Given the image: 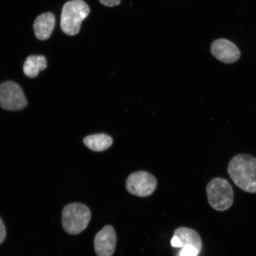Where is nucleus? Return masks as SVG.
<instances>
[{
	"instance_id": "obj_1",
	"label": "nucleus",
	"mask_w": 256,
	"mask_h": 256,
	"mask_svg": "<svg viewBox=\"0 0 256 256\" xmlns=\"http://www.w3.org/2000/svg\"><path fill=\"white\" fill-rule=\"evenodd\" d=\"M228 172L240 190L256 194V158L247 154L236 155L230 162Z\"/></svg>"
},
{
	"instance_id": "obj_2",
	"label": "nucleus",
	"mask_w": 256,
	"mask_h": 256,
	"mask_svg": "<svg viewBox=\"0 0 256 256\" xmlns=\"http://www.w3.org/2000/svg\"><path fill=\"white\" fill-rule=\"evenodd\" d=\"M90 8L82 0H72L64 5L60 16V28L70 36L78 34L82 22L88 18Z\"/></svg>"
},
{
	"instance_id": "obj_3",
	"label": "nucleus",
	"mask_w": 256,
	"mask_h": 256,
	"mask_svg": "<svg viewBox=\"0 0 256 256\" xmlns=\"http://www.w3.org/2000/svg\"><path fill=\"white\" fill-rule=\"evenodd\" d=\"M92 212L86 204L74 202L67 204L62 212L63 228L67 234L78 235L87 228Z\"/></svg>"
},
{
	"instance_id": "obj_4",
	"label": "nucleus",
	"mask_w": 256,
	"mask_h": 256,
	"mask_svg": "<svg viewBox=\"0 0 256 256\" xmlns=\"http://www.w3.org/2000/svg\"><path fill=\"white\" fill-rule=\"evenodd\" d=\"M208 203L214 210L225 211L232 206L234 194L232 185L222 178H216L207 184Z\"/></svg>"
},
{
	"instance_id": "obj_5",
	"label": "nucleus",
	"mask_w": 256,
	"mask_h": 256,
	"mask_svg": "<svg viewBox=\"0 0 256 256\" xmlns=\"http://www.w3.org/2000/svg\"><path fill=\"white\" fill-rule=\"evenodd\" d=\"M28 101L20 86L8 81L0 85V106L5 110L18 111L28 106Z\"/></svg>"
},
{
	"instance_id": "obj_6",
	"label": "nucleus",
	"mask_w": 256,
	"mask_h": 256,
	"mask_svg": "<svg viewBox=\"0 0 256 256\" xmlns=\"http://www.w3.org/2000/svg\"><path fill=\"white\" fill-rule=\"evenodd\" d=\"M158 186L156 178L148 172H133L127 178L126 188L131 194L138 197H147L155 192Z\"/></svg>"
},
{
	"instance_id": "obj_7",
	"label": "nucleus",
	"mask_w": 256,
	"mask_h": 256,
	"mask_svg": "<svg viewBox=\"0 0 256 256\" xmlns=\"http://www.w3.org/2000/svg\"><path fill=\"white\" fill-rule=\"evenodd\" d=\"M117 236L113 226H106L95 236L94 248L98 256H112L116 249Z\"/></svg>"
},
{
	"instance_id": "obj_8",
	"label": "nucleus",
	"mask_w": 256,
	"mask_h": 256,
	"mask_svg": "<svg viewBox=\"0 0 256 256\" xmlns=\"http://www.w3.org/2000/svg\"><path fill=\"white\" fill-rule=\"evenodd\" d=\"M210 52L217 60L226 64L234 63L241 56L238 46L231 41L225 39L213 42L210 46Z\"/></svg>"
},
{
	"instance_id": "obj_9",
	"label": "nucleus",
	"mask_w": 256,
	"mask_h": 256,
	"mask_svg": "<svg viewBox=\"0 0 256 256\" xmlns=\"http://www.w3.org/2000/svg\"><path fill=\"white\" fill-rule=\"evenodd\" d=\"M172 248H182L192 246L200 252L202 248V241L200 236L194 230L188 227H180L176 229L171 240Z\"/></svg>"
},
{
	"instance_id": "obj_10",
	"label": "nucleus",
	"mask_w": 256,
	"mask_h": 256,
	"mask_svg": "<svg viewBox=\"0 0 256 256\" xmlns=\"http://www.w3.org/2000/svg\"><path fill=\"white\" fill-rule=\"evenodd\" d=\"M56 25V18L52 14L46 12L38 16L34 21L35 35L40 40H48L52 34Z\"/></svg>"
},
{
	"instance_id": "obj_11",
	"label": "nucleus",
	"mask_w": 256,
	"mask_h": 256,
	"mask_svg": "<svg viewBox=\"0 0 256 256\" xmlns=\"http://www.w3.org/2000/svg\"><path fill=\"white\" fill-rule=\"evenodd\" d=\"M83 142L92 151L101 152L110 147L113 144V139L106 134H94L86 136Z\"/></svg>"
},
{
	"instance_id": "obj_12",
	"label": "nucleus",
	"mask_w": 256,
	"mask_h": 256,
	"mask_svg": "<svg viewBox=\"0 0 256 256\" xmlns=\"http://www.w3.org/2000/svg\"><path fill=\"white\" fill-rule=\"evenodd\" d=\"M46 58L40 56H32L28 57L24 66V74L28 78H34L39 74L40 71L46 68Z\"/></svg>"
},
{
	"instance_id": "obj_13",
	"label": "nucleus",
	"mask_w": 256,
	"mask_h": 256,
	"mask_svg": "<svg viewBox=\"0 0 256 256\" xmlns=\"http://www.w3.org/2000/svg\"><path fill=\"white\" fill-rule=\"evenodd\" d=\"M199 254L197 250L192 246H185L182 248L180 256H198Z\"/></svg>"
},
{
	"instance_id": "obj_14",
	"label": "nucleus",
	"mask_w": 256,
	"mask_h": 256,
	"mask_svg": "<svg viewBox=\"0 0 256 256\" xmlns=\"http://www.w3.org/2000/svg\"><path fill=\"white\" fill-rule=\"evenodd\" d=\"M102 4L112 8L120 4L121 0H99Z\"/></svg>"
},
{
	"instance_id": "obj_15",
	"label": "nucleus",
	"mask_w": 256,
	"mask_h": 256,
	"mask_svg": "<svg viewBox=\"0 0 256 256\" xmlns=\"http://www.w3.org/2000/svg\"><path fill=\"white\" fill-rule=\"evenodd\" d=\"M6 236V230L4 222L0 218V244L4 242Z\"/></svg>"
}]
</instances>
